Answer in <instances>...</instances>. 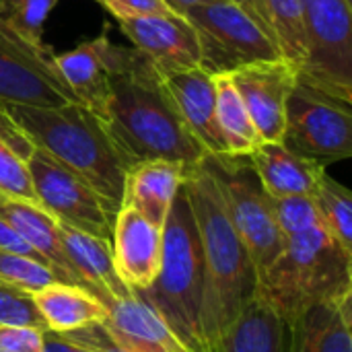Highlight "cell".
<instances>
[{
    "label": "cell",
    "mask_w": 352,
    "mask_h": 352,
    "mask_svg": "<svg viewBox=\"0 0 352 352\" xmlns=\"http://www.w3.org/2000/svg\"><path fill=\"white\" fill-rule=\"evenodd\" d=\"M204 159L221 186L231 223L260 278L285 250V237L274 219L272 198L260 186L248 157L206 155Z\"/></svg>",
    "instance_id": "52a82bcc"
},
{
    "label": "cell",
    "mask_w": 352,
    "mask_h": 352,
    "mask_svg": "<svg viewBox=\"0 0 352 352\" xmlns=\"http://www.w3.org/2000/svg\"><path fill=\"white\" fill-rule=\"evenodd\" d=\"M280 142L320 167L351 159L352 105L295 82L285 107Z\"/></svg>",
    "instance_id": "30bf717a"
},
{
    "label": "cell",
    "mask_w": 352,
    "mask_h": 352,
    "mask_svg": "<svg viewBox=\"0 0 352 352\" xmlns=\"http://www.w3.org/2000/svg\"><path fill=\"white\" fill-rule=\"evenodd\" d=\"M41 352H89L82 349L80 344L64 338L62 334H54V332H45L43 334V351Z\"/></svg>",
    "instance_id": "8d00e7d4"
},
{
    "label": "cell",
    "mask_w": 352,
    "mask_h": 352,
    "mask_svg": "<svg viewBox=\"0 0 352 352\" xmlns=\"http://www.w3.org/2000/svg\"><path fill=\"white\" fill-rule=\"evenodd\" d=\"M305 66L297 76L352 105V0H301Z\"/></svg>",
    "instance_id": "ba28073f"
},
{
    "label": "cell",
    "mask_w": 352,
    "mask_h": 352,
    "mask_svg": "<svg viewBox=\"0 0 352 352\" xmlns=\"http://www.w3.org/2000/svg\"><path fill=\"white\" fill-rule=\"evenodd\" d=\"M198 35L200 68L208 74H233L256 64L283 60L260 23L233 0H212L182 14Z\"/></svg>",
    "instance_id": "8992f818"
},
{
    "label": "cell",
    "mask_w": 352,
    "mask_h": 352,
    "mask_svg": "<svg viewBox=\"0 0 352 352\" xmlns=\"http://www.w3.org/2000/svg\"><path fill=\"white\" fill-rule=\"evenodd\" d=\"M0 252H4V254H16V256H29V258H37V260H41L27 243H25V239L4 221V219H0ZM43 262V260H41ZM45 264V262H43Z\"/></svg>",
    "instance_id": "d590c367"
},
{
    "label": "cell",
    "mask_w": 352,
    "mask_h": 352,
    "mask_svg": "<svg viewBox=\"0 0 352 352\" xmlns=\"http://www.w3.org/2000/svg\"><path fill=\"white\" fill-rule=\"evenodd\" d=\"M62 336L80 344L89 352H126L116 344V340L109 336V332L105 330L103 324H93V326H87V328H80L74 332H66Z\"/></svg>",
    "instance_id": "836d02e7"
},
{
    "label": "cell",
    "mask_w": 352,
    "mask_h": 352,
    "mask_svg": "<svg viewBox=\"0 0 352 352\" xmlns=\"http://www.w3.org/2000/svg\"><path fill=\"white\" fill-rule=\"evenodd\" d=\"M252 16L299 76L307 56L301 0H252Z\"/></svg>",
    "instance_id": "d4e9b609"
},
{
    "label": "cell",
    "mask_w": 352,
    "mask_h": 352,
    "mask_svg": "<svg viewBox=\"0 0 352 352\" xmlns=\"http://www.w3.org/2000/svg\"><path fill=\"white\" fill-rule=\"evenodd\" d=\"M95 116L128 167L171 161L188 169L204 157L179 120L161 74L134 47L118 45L107 97Z\"/></svg>",
    "instance_id": "6da1fadb"
},
{
    "label": "cell",
    "mask_w": 352,
    "mask_h": 352,
    "mask_svg": "<svg viewBox=\"0 0 352 352\" xmlns=\"http://www.w3.org/2000/svg\"><path fill=\"white\" fill-rule=\"evenodd\" d=\"M47 332L66 334L93 324H103L107 307L87 289L56 280L31 295Z\"/></svg>",
    "instance_id": "603a6c76"
},
{
    "label": "cell",
    "mask_w": 352,
    "mask_h": 352,
    "mask_svg": "<svg viewBox=\"0 0 352 352\" xmlns=\"http://www.w3.org/2000/svg\"><path fill=\"white\" fill-rule=\"evenodd\" d=\"M103 8H107L113 19L134 14H177L163 0H105Z\"/></svg>",
    "instance_id": "e575fe53"
},
{
    "label": "cell",
    "mask_w": 352,
    "mask_h": 352,
    "mask_svg": "<svg viewBox=\"0 0 352 352\" xmlns=\"http://www.w3.org/2000/svg\"><path fill=\"white\" fill-rule=\"evenodd\" d=\"M33 153V140L0 107V196L39 206L29 175V159Z\"/></svg>",
    "instance_id": "484cf974"
},
{
    "label": "cell",
    "mask_w": 352,
    "mask_h": 352,
    "mask_svg": "<svg viewBox=\"0 0 352 352\" xmlns=\"http://www.w3.org/2000/svg\"><path fill=\"white\" fill-rule=\"evenodd\" d=\"M12 23L31 39L43 41V23L58 0H0Z\"/></svg>",
    "instance_id": "1f68e13d"
},
{
    "label": "cell",
    "mask_w": 352,
    "mask_h": 352,
    "mask_svg": "<svg viewBox=\"0 0 352 352\" xmlns=\"http://www.w3.org/2000/svg\"><path fill=\"white\" fill-rule=\"evenodd\" d=\"M122 33L132 41L159 74L182 72L200 66L196 29L182 14H134L120 16Z\"/></svg>",
    "instance_id": "7c38bea8"
},
{
    "label": "cell",
    "mask_w": 352,
    "mask_h": 352,
    "mask_svg": "<svg viewBox=\"0 0 352 352\" xmlns=\"http://www.w3.org/2000/svg\"><path fill=\"white\" fill-rule=\"evenodd\" d=\"M103 326L126 352H190L136 293L111 303Z\"/></svg>",
    "instance_id": "e0dca14e"
},
{
    "label": "cell",
    "mask_w": 352,
    "mask_h": 352,
    "mask_svg": "<svg viewBox=\"0 0 352 352\" xmlns=\"http://www.w3.org/2000/svg\"><path fill=\"white\" fill-rule=\"evenodd\" d=\"M56 280V274L41 260L0 252V283L33 295Z\"/></svg>",
    "instance_id": "f1b7e54d"
},
{
    "label": "cell",
    "mask_w": 352,
    "mask_h": 352,
    "mask_svg": "<svg viewBox=\"0 0 352 352\" xmlns=\"http://www.w3.org/2000/svg\"><path fill=\"white\" fill-rule=\"evenodd\" d=\"M287 326V352H352V295L305 309Z\"/></svg>",
    "instance_id": "44dd1931"
},
{
    "label": "cell",
    "mask_w": 352,
    "mask_h": 352,
    "mask_svg": "<svg viewBox=\"0 0 352 352\" xmlns=\"http://www.w3.org/2000/svg\"><path fill=\"white\" fill-rule=\"evenodd\" d=\"M212 352H287V326L254 297Z\"/></svg>",
    "instance_id": "cb8c5ba5"
},
{
    "label": "cell",
    "mask_w": 352,
    "mask_h": 352,
    "mask_svg": "<svg viewBox=\"0 0 352 352\" xmlns=\"http://www.w3.org/2000/svg\"><path fill=\"white\" fill-rule=\"evenodd\" d=\"M0 219H4L25 239V243L50 266V270L56 274L60 283L82 287L60 241L56 219H52L45 210H41L35 204L4 196H0Z\"/></svg>",
    "instance_id": "d6986e66"
},
{
    "label": "cell",
    "mask_w": 352,
    "mask_h": 352,
    "mask_svg": "<svg viewBox=\"0 0 352 352\" xmlns=\"http://www.w3.org/2000/svg\"><path fill=\"white\" fill-rule=\"evenodd\" d=\"M29 175L41 210L58 223L111 245L116 210L97 192L37 146L29 159Z\"/></svg>",
    "instance_id": "8fae6325"
},
{
    "label": "cell",
    "mask_w": 352,
    "mask_h": 352,
    "mask_svg": "<svg viewBox=\"0 0 352 352\" xmlns=\"http://www.w3.org/2000/svg\"><path fill=\"white\" fill-rule=\"evenodd\" d=\"M184 169L186 167L171 161H144L128 167L122 206L134 208L146 221L163 229L179 194Z\"/></svg>",
    "instance_id": "ffe728a7"
},
{
    "label": "cell",
    "mask_w": 352,
    "mask_h": 352,
    "mask_svg": "<svg viewBox=\"0 0 352 352\" xmlns=\"http://www.w3.org/2000/svg\"><path fill=\"white\" fill-rule=\"evenodd\" d=\"M58 231L64 252L72 268L76 270L82 287L91 291L105 307L132 295V291L116 272L109 243L78 229H72L64 223H58Z\"/></svg>",
    "instance_id": "ac0fdd59"
},
{
    "label": "cell",
    "mask_w": 352,
    "mask_h": 352,
    "mask_svg": "<svg viewBox=\"0 0 352 352\" xmlns=\"http://www.w3.org/2000/svg\"><path fill=\"white\" fill-rule=\"evenodd\" d=\"M233 2H237L239 6H243V8L252 14V0H233Z\"/></svg>",
    "instance_id": "f35d334b"
},
{
    "label": "cell",
    "mask_w": 352,
    "mask_h": 352,
    "mask_svg": "<svg viewBox=\"0 0 352 352\" xmlns=\"http://www.w3.org/2000/svg\"><path fill=\"white\" fill-rule=\"evenodd\" d=\"M4 109L39 151L85 182L116 212L120 210L128 165L91 109L80 103L58 107L6 105Z\"/></svg>",
    "instance_id": "3957f363"
},
{
    "label": "cell",
    "mask_w": 352,
    "mask_h": 352,
    "mask_svg": "<svg viewBox=\"0 0 352 352\" xmlns=\"http://www.w3.org/2000/svg\"><path fill=\"white\" fill-rule=\"evenodd\" d=\"M161 80L179 120L202 146L204 155H227L214 113V76L198 66L161 74Z\"/></svg>",
    "instance_id": "9a60e30c"
},
{
    "label": "cell",
    "mask_w": 352,
    "mask_h": 352,
    "mask_svg": "<svg viewBox=\"0 0 352 352\" xmlns=\"http://www.w3.org/2000/svg\"><path fill=\"white\" fill-rule=\"evenodd\" d=\"M320 227L346 252L352 254V194L326 171L311 192Z\"/></svg>",
    "instance_id": "83f0119b"
},
{
    "label": "cell",
    "mask_w": 352,
    "mask_h": 352,
    "mask_svg": "<svg viewBox=\"0 0 352 352\" xmlns=\"http://www.w3.org/2000/svg\"><path fill=\"white\" fill-rule=\"evenodd\" d=\"M171 10H175L177 14H184L188 8H194V6H200V4H206V2H212V0H163Z\"/></svg>",
    "instance_id": "74e56055"
},
{
    "label": "cell",
    "mask_w": 352,
    "mask_h": 352,
    "mask_svg": "<svg viewBox=\"0 0 352 352\" xmlns=\"http://www.w3.org/2000/svg\"><path fill=\"white\" fill-rule=\"evenodd\" d=\"M45 41L25 35L0 2V107H58L78 103Z\"/></svg>",
    "instance_id": "9c48e42d"
},
{
    "label": "cell",
    "mask_w": 352,
    "mask_h": 352,
    "mask_svg": "<svg viewBox=\"0 0 352 352\" xmlns=\"http://www.w3.org/2000/svg\"><path fill=\"white\" fill-rule=\"evenodd\" d=\"M136 295L159 314L188 351L204 352L200 328L204 295L202 250L194 212L182 188L163 225L159 274L148 289L136 291Z\"/></svg>",
    "instance_id": "5b68a950"
},
{
    "label": "cell",
    "mask_w": 352,
    "mask_h": 352,
    "mask_svg": "<svg viewBox=\"0 0 352 352\" xmlns=\"http://www.w3.org/2000/svg\"><path fill=\"white\" fill-rule=\"evenodd\" d=\"M204 157L184 169L182 190L194 212L200 237L204 266L200 328L204 352H212L227 328L256 297L258 274L231 223L221 186Z\"/></svg>",
    "instance_id": "7a4b0ae2"
},
{
    "label": "cell",
    "mask_w": 352,
    "mask_h": 352,
    "mask_svg": "<svg viewBox=\"0 0 352 352\" xmlns=\"http://www.w3.org/2000/svg\"><path fill=\"white\" fill-rule=\"evenodd\" d=\"M272 210H274V219L285 241L314 227H320L318 210L314 206L311 196L272 198Z\"/></svg>",
    "instance_id": "f546056e"
},
{
    "label": "cell",
    "mask_w": 352,
    "mask_h": 352,
    "mask_svg": "<svg viewBox=\"0 0 352 352\" xmlns=\"http://www.w3.org/2000/svg\"><path fill=\"white\" fill-rule=\"evenodd\" d=\"M245 109L262 142H280L285 130V107L297 72L285 60L256 62L231 74Z\"/></svg>",
    "instance_id": "4fadbf2b"
},
{
    "label": "cell",
    "mask_w": 352,
    "mask_h": 352,
    "mask_svg": "<svg viewBox=\"0 0 352 352\" xmlns=\"http://www.w3.org/2000/svg\"><path fill=\"white\" fill-rule=\"evenodd\" d=\"M352 295V254L322 227L289 237L280 256L258 278L256 299L285 324L305 309Z\"/></svg>",
    "instance_id": "277c9868"
},
{
    "label": "cell",
    "mask_w": 352,
    "mask_h": 352,
    "mask_svg": "<svg viewBox=\"0 0 352 352\" xmlns=\"http://www.w3.org/2000/svg\"><path fill=\"white\" fill-rule=\"evenodd\" d=\"M97 2H99V4H103V2H105V0H97Z\"/></svg>",
    "instance_id": "ab89813d"
},
{
    "label": "cell",
    "mask_w": 352,
    "mask_h": 352,
    "mask_svg": "<svg viewBox=\"0 0 352 352\" xmlns=\"http://www.w3.org/2000/svg\"><path fill=\"white\" fill-rule=\"evenodd\" d=\"M214 113L227 155L250 157L254 148L262 144L245 103L231 80V74L214 76Z\"/></svg>",
    "instance_id": "4316f807"
},
{
    "label": "cell",
    "mask_w": 352,
    "mask_h": 352,
    "mask_svg": "<svg viewBox=\"0 0 352 352\" xmlns=\"http://www.w3.org/2000/svg\"><path fill=\"white\" fill-rule=\"evenodd\" d=\"M248 161L270 198L311 196L318 179L326 171V167L291 153L283 142H262Z\"/></svg>",
    "instance_id": "7402d4cb"
},
{
    "label": "cell",
    "mask_w": 352,
    "mask_h": 352,
    "mask_svg": "<svg viewBox=\"0 0 352 352\" xmlns=\"http://www.w3.org/2000/svg\"><path fill=\"white\" fill-rule=\"evenodd\" d=\"M0 326L35 328L47 332L31 295L4 283H0Z\"/></svg>",
    "instance_id": "4dcf8cb0"
},
{
    "label": "cell",
    "mask_w": 352,
    "mask_h": 352,
    "mask_svg": "<svg viewBox=\"0 0 352 352\" xmlns=\"http://www.w3.org/2000/svg\"><path fill=\"white\" fill-rule=\"evenodd\" d=\"M163 229L146 221L130 206H122L113 219L111 254L118 276L136 293L148 289L161 268Z\"/></svg>",
    "instance_id": "5bb4252c"
},
{
    "label": "cell",
    "mask_w": 352,
    "mask_h": 352,
    "mask_svg": "<svg viewBox=\"0 0 352 352\" xmlns=\"http://www.w3.org/2000/svg\"><path fill=\"white\" fill-rule=\"evenodd\" d=\"M43 330L0 326V352H41Z\"/></svg>",
    "instance_id": "d6a6232c"
},
{
    "label": "cell",
    "mask_w": 352,
    "mask_h": 352,
    "mask_svg": "<svg viewBox=\"0 0 352 352\" xmlns=\"http://www.w3.org/2000/svg\"><path fill=\"white\" fill-rule=\"evenodd\" d=\"M116 54L118 45L109 39L107 29H103L101 35L87 39L64 54H56L54 58L76 101L93 113L101 109L107 97Z\"/></svg>",
    "instance_id": "2e32d148"
}]
</instances>
